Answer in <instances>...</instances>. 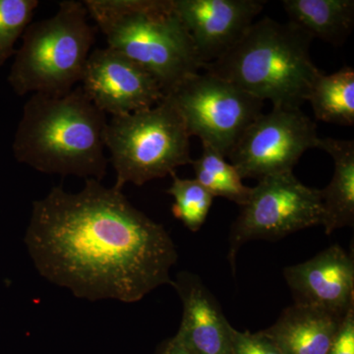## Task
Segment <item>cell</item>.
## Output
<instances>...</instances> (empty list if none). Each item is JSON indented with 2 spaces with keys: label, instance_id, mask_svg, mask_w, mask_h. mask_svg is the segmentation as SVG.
Here are the masks:
<instances>
[{
  "label": "cell",
  "instance_id": "cell-1",
  "mask_svg": "<svg viewBox=\"0 0 354 354\" xmlns=\"http://www.w3.org/2000/svg\"><path fill=\"white\" fill-rule=\"evenodd\" d=\"M24 241L43 278L90 301L138 302L172 285L178 259L164 225L95 179L77 193L55 186L32 202Z\"/></svg>",
  "mask_w": 354,
  "mask_h": 354
},
{
  "label": "cell",
  "instance_id": "cell-2",
  "mask_svg": "<svg viewBox=\"0 0 354 354\" xmlns=\"http://www.w3.org/2000/svg\"><path fill=\"white\" fill-rule=\"evenodd\" d=\"M106 114L81 87L64 95L34 94L23 108L13 141L14 157L39 172L101 181Z\"/></svg>",
  "mask_w": 354,
  "mask_h": 354
},
{
  "label": "cell",
  "instance_id": "cell-3",
  "mask_svg": "<svg viewBox=\"0 0 354 354\" xmlns=\"http://www.w3.org/2000/svg\"><path fill=\"white\" fill-rule=\"evenodd\" d=\"M312 41L297 26L265 17L203 69L262 102H271L272 108L300 109L322 74L310 55Z\"/></svg>",
  "mask_w": 354,
  "mask_h": 354
},
{
  "label": "cell",
  "instance_id": "cell-4",
  "mask_svg": "<svg viewBox=\"0 0 354 354\" xmlns=\"http://www.w3.org/2000/svg\"><path fill=\"white\" fill-rule=\"evenodd\" d=\"M106 46L158 81L164 95L203 69L172 0H84Z\"/></svg>",
  "mask_w": 354,
  "mask_h": 354
},
{
  "label": "cell",
  "instance_id": "cell-5",
  "mask_svg": "<svg viewBox=\"0 0 354 354\" xmlns=\"http://www.w3.org/2000/svg\"><path fill=\"white\" fill-rule=\"evenodd\" d=\"M88 18L83 1L65 0L55 15L28 26L8 75L16 94L64 95L81 82L95 43Z\"/></svg>",
  "mask_w": 354,
  "mask_h": 354
},
{
  "label": "cell",
  "instance_id": "cell-6",
  "mask_svg": "<svg viewBox=\"0 0 354 354\" xmlns=\"http://www.w3.org/2000/svg\"><path fill=\"white\" fill-rule=\"evenodd\" d=\"M104 146L116 174L114 187L142 186L176 174L191 164L190 136L178 111L167 97L152 108L111 116Z\"/></svg>",
  "mask_w": 354,
  "mask_h": 354
},
{
  "label": "cell",
  "instance_id": "cell-7",
  "mask_svg": "<svg viewBox=\"0 0 354 354\" xmlns=\"http://www.w3.org/2000/svg\"><path fill=\"white\" fill-rule=\"evenodd\" d=\"M165 97L183 118L189 136L228 157L264 102L215 74H193Z\"/></svg>",
  "mask_w": 354,
  "mask_h": 354
},
{
  "label": "cell",
  "instance_id": "cell-8",
  "mask_svg": "<svg viewBox=\"0 0 354 354\" xmlns=\"http://www.w3.org/2000/svg\"><path fill=\"white\" fill-rule=\"evenodd\" d=\"M241 208L230 235L227 258L234 272L237 253L246 242L278 241L305 228L323 225L320 190L300 183L292 171L259 179Z\"/></svg>",
  "mask_w": 354,
  "mask_h": 354
},
{
  "label": "cell",
  "instance_id": "cell-9",
  "mask_svg": "<svg viewBox=\"0 0 354 354\" xmlns=\"http://www.w3.org/2000/svg\"><path fill=\"white\" fill-rule=\"evenodd\" d=\"M319 139L315 123L301 109L272 108L247 127L227 158L242 179L259 180L292 171Z\"/></svg>",
  "mask_w": 354,
  "mask_h": 354
},
{
  "label": "cell",
  "instance_id": "cell-10",
  "mask_svg": "<svg viewBox=\"0 0 354 354\" xmlns=\"http://www.w3.org/2000/svg\"><path fill=\"white\" fill-rule=\"evenodd\" d=\"M80 83L88 101L111 116L152 108L165 95L148 71L108 46L91 51Z\"/></svg>",
  "mask_w": 354,
  "mask_h": 354
},
{
  "label": "cell",
  "instance_id": "cell-11",
  "mask_svg": "<svg viewBox=\"0 0 354 354\" xmlns=\"http://www.w3.org/2000/svg\"><path fill=\"white\" fill-rule=\"evenodd\" d=\"M172 2L204 65L223 57L241 39L266 3L263 0Z\"/></svg>",
  "mask_w": 354,
  "mask_h": 354
},
{
  "label": "cell",
  "instance_id": "cell-12",
  "mask_svg": "<svg viewBox=\"0 0 354 354\" xmlns=\"http://www.w3.org/2000/svg\"><path fill=\"white\" fill-rule=\"evenodd\" d=\"M295 304L318 307L344 318L354 309V260L335 244L283 270Z\"/></svg>",
  "mask_w": 354,
  "mask_h": 354
},
{
  "label": "cell",
  "instance_id": "cell-13",
  "mask_svg": "<svg viewBox=\"0 0 354 354\" xmlns=\"http://www.w3.org/2000/svg\"><path fill=\"white\" fill-rule=\"evenodd\" d=\"M171 286L183 308L177 337L196 354H232V325L199 277L180 272Z\"/></svg>",
  "mask_w": 354,
  "mask_h": 354
},
{
  "label": "cell",
  "instance_id": "cell-14",
  "mask_svg": "<svg viewBox=\"0 0 354 354\" xmlns=\"http://www.w3.org/2000/svg\"><path fill=\"white\" fill-rule=\"evenodd\" d=\"M342 319L318 307L295 304L262 332L283 354H328Z\"/></svg>",
  "mask_w": 354,
  "mask_h": 354
},
{
  "label": "cell",
  "instance_id": "cell-15",
  "mask_svg": "<svg viewBox=\"0 0 354 354\" xmlns=\"http://www.w3.org/2000/svg\"><path fill=\"white\" fill-rule=\"evenodd\" d=\"M317 148L334 160V174L327 187L320 190L326 234L354 223V141L320 138Z\"/></svg>",
  "mask_w": 354,
  "mask_h": 354
},
{
  "label": "cell",
  "instance_id": "cell-16",
  "mask_svg": "<svg viewBox=\"0 0 354 354\" xmlns=\"http://www.w3.org/2000/svg\"><path fill=\"white\" fill-rule=\"evenodd\" d=\"M288 22L312 39L342 46L354 26L353 0H283Z\"/></svg>",
  "mask_w": 354,
  "mask_h": 354
},
{
  "label": "cell",
  "instance_id": "cell-17",
  "mask_svg": "<svg viewBox=\"0 0 354 354\" xmlns=\"http://www.w3.org/2000/svg\"><path fill=\"white\" fill-rule=\"evenodd\" d=\"M317 120L333 124H354V70L344 66L335 73L321 74L308 101Z\"/></svg>",
  "mask_w": 354,
  "mask_h": 354
},
{
  "label": "cell",
  "instance_id": "cell-18",
  "mask_svg": "<svg viewBox=\"0 0 354 354\" xmlns=\"http://www.w3.org/2000/svg\"><path fill=\"white\" fill-rule=\"evenodd\" d=\"M201 157L192 160L195 179L214 197H223L242 207L248 201L251 187L234 165L227 162L225 156L208 145H202Z\"/></svg>",
  "mask_w": 354,
  "mask_h": 354
},
{
  "label": "cell",
  "instance_id": "cell-19",
  "mask_svg": "<svg viewBox=\"0 0 354 354\" xmlns=\"http://www.w3.org/2000/svg\"><path fill=\"white\" fill-rule=\"evenodd\" d=\"M172 183L167 194L174 197L172 214L190 232H196L204 225L214 197L196 179L180 178L171 174Z\"/></svg>",
  "mask_w": 354,
  "mask_h": 354
},
{
  "label": "cell",
  "instance_id": "cell-20",
  "mask_svg": "<svg viewBox=\"0 0 354 354\" xmlns=\"http://www.w3.org/2000/svg\"><path fill=\"white\" fill-rule=\"evenodd\" d=\"M39 6L38 0H0V67L15 55V44Z\"/></svg>",
  "mask_w": 354,
  "mask_h": 354
},
{
  "label": "cell",
  "instance_id": "cell-21",
  "mask_svg": "<svg viewBox=\"0 0 354 354\" xmlns=\"http://www.w3.org/2000/svg\"><path fill=\"white\" fill-rule=\"evenodd\" d=\"M232 354H283L279 346L264 333L241 332L230 328Z\"/></svg>",
  "mask_w": 354,
  "mask_h": 354
},
{
  "label": "cell",
  "instance_id": "cell-22",
  "mask_svg": "<svg viewBox=\"0 0 354 354\" xmlns=\"http://www.w3.org/2000/svg\"><path fill=\"white\" fill-rule=\"evenodd\" d=\"M328 354H354V309L342 319L341 327Z\"/></svg>",
  "mask_w": 354,
  "mask_h": 354
},
{
  "label": "cell",
  "instance_id": "cell-23",
  "mask_svg": "<svg viewBox=\"0 0 354 354\" xmlns=\"http://www.w3.org/2000/svg\"><path fill=\"white\" fill-rule=\"evenodd\" d=\"M155 354H196L177 335L165 339L162 344H158Z\"/></svg>",
  "mask_w": 354,
  "mask_h": 354
}]
</instances>
